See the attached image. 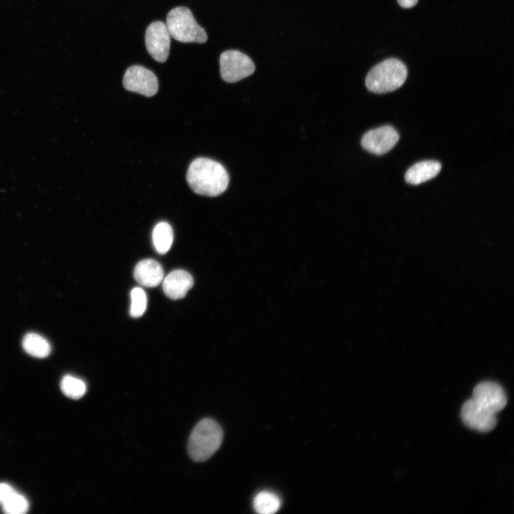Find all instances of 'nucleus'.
I'll return each mask as SVG.
<instances>
[{
    "label": "nucleus",
    "mask_w": 514,
    "mask_h": 514,
    "mask_svg": "<svg viewBox=\"0 0 514 514\" xmlns=\"http://www.w3.org/2000/svg\"><path fill=\"white\" fill-rule=\"evenodd\" d=\"M186 180L190 188L197 194L215 197L226 191L229 177L221 163L201 157L191 163Z\"/></svg>",
    "instance_id": "obj_1"
},
{
    "label": "nucleus",
    "mask_w": 514,
    "mask_h": 514,
    "mask_svg": "<svg viewBox=\"0 0 514 514\" xmlns=\"http://www.w3.org/2000/svg\"><path fill=\"white\" fill-rule=\"evenodd\" d=\"M223 430L214 420L204 418L193 429L188 443L191 458L197 462L210 458L219 448L223 440Z\"/></svg>",
    "instance_id": "obj_2"
},
{
    "label": "nucleus",
    "mask_w": 514,
    "mask_h": 514,
    "mask_svg": "<svg viewBox=\"0 0 514 514\" xmlns=\"http://www.w3.org/2000/svg\"><path fill=\"white\" fill-rule=\"evenodd\" d=\"M408 71L399 59H387L376 65L367 74L366 86L373 93L384 94L400 88L405 81Z\"/></svg>",
    "instance_id": "obj_3"
},
{
    "label": "nucleus",
    "mask_w": 514,
    "mask_h": 514,
    "mask_svg": "<svg viewBox=\"0 0 514 514\" xmlns=\"http://www.w3.org/2000/svg\"><path fill=\"white\" fill-rule=\"evenodd\" d=\"M171 36L183 43L206 42L207 34L195 20L191 10L186 6L171 9L166 16V23Z\"/></svg>",
    "instance_id": "obj_4"
},
{
    "label": "nucleus",
    "mask_w": 514,
    "mask_h": 514,
    "mask_svg": "<svg viewBox=\"0 0 514 514\" xmlns=\"http://www.w3.org/2000/svg\"><path fill=\"white\" fill-rule=\"evenodd\" d=\"M221 78L228 83H235L253 74L255 65L249 56L237 50H228L220 56Z\"/></svg>",
    "instance_id": "obj_5"
},
{
    "label": "nucleus",
    "mask_w": 514,
    "mask_h": 514,
    "mask_svg": "<svg viewBox=\"0 0 514 514\" xmlns=\"http://www.w3.org/2000/svg\"><path fill=\"white\" fill-rule=\"evenodd\" d=\"M123 85L128 91L148 97L154 96L158 89L156 76L141 65H133L127 69L123 78Z\"/></svg>",
    "instance_id": "obj_6"
},
{
    "label": "nucleus",
    "mask_w": 514,
    "mask_h": 514,
    "mask_svg": "<svg viewBox=\"0 0 514 514\" xmlns=\"http://www.w3.org/2000/svg\"><path fill=\"white\" fill-rule=\"evenodd\" d=\"M145 44L148 54L154 60L163 63L168 59L171 35L165 23L154 21L146 29Z\"/></svg>",
    "instance_id": "obj_7"
},
{
    "label": "nucleus",
    "mask_w": 514,
    "mask_h": 514,
    "mask_svg": "<svg viewBox=\"0 0 514 514\" xmlns=\"http://www.w3.org/2000/svg\"><path fill=\"white\" fill-rule=\"evenodd\" d=\"M460 416L466 426L479 432H489L497 424L495 414L480 406L473 398L464 403Z\"/></svg>",
    "instance_id": "obj_8"
},
{
    "label": "nucleus",
    "mask_w": 514,
    "mask_h": 514,
    "mask_svg": "<svg viewBox=\"0 0 514 514\" xmlns=\"http://www.w3.org/2000/svg\"><path fill=\"white\" fill-rule=\"evenodd\" d=\"M399 139L396 130L390 126H383L366 132L362 139V147L370 153L382 155L391 150Z\"/></svg>",
    "instance_id": "obj_9"
},
{
    "label": "nucleus",
    "mask_w": 514,
    "mask_h": 514,
    "mask_svg": "<svg viewBox=\"0 0 514 514\" xmlns=\"http://www.w3.org/2000/svg\"><path fill=\"white\" fill-rule=\"evenodd\" d=\"M473 399L480 406L496 414L507 404V396L503 388L491 381L478 384L473 392Z\"/></svg>",
    "instance_id": "obj_10"
},
{
    "label": "nucleus",
    "mask_w": 514,
    "mask_h": 514,
    "mask_svg": "<svg viewBox=\"0 0 514 514\" xmlns=\"http://www.w3.org/2000/svg\"><path fill=\"white\" fill-rule=\"evenodd\" d=\"M193 285L191 275L181 269L169 273L163 281V290L170 298H183Z\"/></svg>",
    "instance_id": "obj_11"
},
{
    "label": "nucleus",
    "mask_w": 514,
    "mask_h": 514,
    "mask_svg": "<svg viewBox=\"0 0 514 514\" xmlns=\"http://www.w3.org/2000/svg\"><path fill=\"white\" fill-rule=\"evenodd\" d=\"M136 281L146 287H156L162 281L163 271L161 264L153 259L139 261L133 271Z\"/></svg>",
    "instance_id": "obj_12"
},
{
    "label": "nucleus",
    "mask_w": 514,
    "mask_h": 514,
    "mask_svg": "<svg viewBox=\"0 0 514 514\" xmlns=\"http://www.w3.org/2000/svg\"><path fill=\"white\" fill-rule=\"evenodd\" d=\"M441 165L435 161H423L413 165L408 169L405 180L412 185H418L436 176Z\"/></svg>",
    "instance_id": "obj_13"
},
{
    "label": "nucleus",
    "mask_w": 514,
    "mask_h": 514,
    "mask_svg": "<svg viewBox=\"0 0 514 514\" xmlns=\"http://www.w3.org/2000/svg\"><path fill=\"white\" fill-rule=\"evenodd\" d=\"M22 346L28 354L40 358L47 357L51 351L49 341L35 333H28L24 336Z\"/></svg>",
    "instance_id": "obj_14"
},
{
    "label": "nucleus",
    "mask_w": 514,
    "mask_h": 514,
    "mask_svg": "<svg viewBox=\"0 0 514 514\" xmlns=\"http://www.w3.org/2000/svg\"><path fill=\"white\" fill-rule=\"evenodd\" d=\"M173 238L171 226L166 222L158 223L152 233L153 246L160 254H164L170 249Z\"/></svg>",
    "instance_id": "obj_15"
},
{
    "label": "nucleus",
    "mask_w": 514,
    "mask_h": 514,
    "mask_svg": "<svg viewBox=\"0 0 514 514\" xmlns=\"http://www.w3.org/2000/svg\"><path fill=\"white\" fill-rule=\"evenodd\" d=\"M253 506L256 513L260 514H272L281 507V500L273 492L263 490L255 496Z\"/></svg>",
    "instance_id": "obj_16"
},
{
    "label": "nucleus",
    "mask_w": 514,
    "mask_h": 514,
    "mask_svg": "<svg viewBox=\"0 0 514 514\" xmlns=\"http://www.w3.org/2000/svg\"><path fill=\"white\" fill-rule=\"evenodd\" d=\"M60 386L64 394L72 399H79L86 392L85 382L71 375L63 377Z\"/></svg>",
    "instance_id": "obj_17"
},
{
    "label": "nucleus",
    "mask_w": 514,
    "mask_h": 514,
    "mask_svg": "<svg viewBox=\"0 0 514 514\" xmlns=\"http://www.w3.org/2000/svg\"><path fill=\"white\" fill-rule=\"evenodd\" d=\"M2 505L3 511L8 514H24L29 510V502L22 495L16 492Z\"/></svg>",
    "instance_id": "obj_18"
},
{
    "label": "nucleus",
    "mask_w": 514,
    "mask_h": 514,
    "mask_svg": "<svg viewBox=\"0 0 514 514\" xmlns=\"http://www.w3.org/2000/svg\"><path fill=\"white\" fill-rule=\"evenodd\" d=\"M131 300L130 315L133 318L141 316L147 306V297L145 291L139 287L133 288L131 291Z\"/></svg>",
    "instance_id": "obj_19"
},
{
    "label": "nucleus",
    "mask_w": 514,
    "mask_h": 514,
    "mask_svg": "<svg viewBox=\"0 0 514 514\" xmlns=\"http://www.w3.org/2000/svg\"><path fill=\"white\" fill-rule=\"evenodd\" d=\"M16 491L6 483H0V504H3Z\"/></svg>",
    "instance_id": "obj_20"
},
{
    "label": "nucleus",
    "mask_w": 514,
    "mask_h": 514,
    "mask_svg": "<svg viewBox=\"0 0 514 514\" xmlns=\"http://www.w3.org/2000/svg\"><path fill=\"white\" fill-rule=\"evenodd\" d=\"M398 4L405 9L413 7L418 1V0H397Z\"/></svg>",
    "instance_id": "obj_21"
}]
</instances>
